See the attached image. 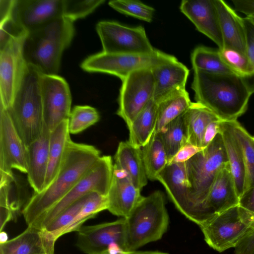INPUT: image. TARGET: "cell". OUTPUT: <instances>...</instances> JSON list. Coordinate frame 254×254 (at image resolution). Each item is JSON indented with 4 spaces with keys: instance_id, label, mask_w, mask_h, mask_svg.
Masks as SVG:
<instances>
[{
    "instance_id": "1",
    "label": "cell",
    "mask_w": 254,
    "mask_h": 254,
    "mask_svg": "<svg viewBox=\"0 0 254 254\" xmlns=\"http://www.w3.org/2000/svg\"><path fill=\"white\" fill-rule=\"evenodd\" d=\"M100 151L95 146L70 139L54 181L39 193H34L22 210L28 226H32L59 202L97 164Z\"/></svg>"
},
{
    "instance_id": "2",
    "label": "cell",
    "mask_w": 254,
    "mask_h": 254,
    "mask_svg": "<svg viewBox=\"0 0 254 254\" xmlns=\"http://www.w3.org/2000/svg\"><path fill=\"white\" fill-rule=\"evenodd\" d=\"M191 88L196 102L207 107L222 121H237L247 111L252 94L236 74L194 70Z\"/></svg>"
},
{
    "instance_id": "3",
    "label": "cell",
    "mask_w": 254,
    "mask_h": 254,
    "mask_svg": "<svg viewBox=\"0 0 254 254\" xmlns=\"http://www.w3.org/2000/svg\"><path fill=\"white\" fill-rule=\"evenodd\" d=\"M185 164L193 212L192 221L200 226L209 221L204 205L210 188L219 172L229 164L221 133Z\"/></svg>"
},
{
    "instance_id": "4",
    "label": "cell",
    "mask_w": 254,
    "mask_h": 254,
    "mask_svg": "<svg viewBox=\"0 0 254 254\" xmlns=\"http://www.w3.org/2000/svg\"><path fill=\"white\" fill-rule=\"evenodd\" d=\"M74 33L73 22L64 17L28 32L24 46L28 64L43 74L57 75L63 53Z\"/></svg>"
},
{
    "instance_id": "5",
    "label": "cell",
    "mask_w": 254,
    "mask_h": 254,
    "mask_svg": "<svg viewBox=\"0 0 254 254\" xmlns=\"http://www.w3.org/2000/svg\"><path fill=\"white\" fill-rule=\"evenodd\" d=\"M125 221L127 252L161 239L169 224L164 193L157 190L143 196Z\"/></svg>"
},
{
    "instance_id": "6",
    "label": "cell",
    "mask_w": 254,
    "mask_h": 254,
    "mask_svg": "<svg viewBox=\"0 0 254 254\" xmlns=\"http://www.w3.org/2000/svg\"><path fill=\"white\" fill-rule=\"evenodd\" d=\"M41 74L37 68L29 64L25 79L11 106L6 109L26 147L39 136L44 125Z\"/></svg>"
},
{
    "instance_id": "7",
    "label": "cell",
    "mask_w": 254,
    "mask_h": 254,
    "mask_svg": "<svg viewBox=\"0 0 254 254\" xmlns=\"http://www.w3.org/2000/svg\"><path fill=\"white\" fill-rule=\"evenodd\" d=\"M113 172L114 164L112 157L101 156L95 166L66 195L31 226L45 229L65 209L89 193L96 192L107 196Z\"/></svg>"
},
{
    "instance_id": "8",
    "label": "cell",
    "mask_w": 254,
    "mask_h": 254,
    "mask_svg": "<svg viewBox=\"0 0 254 254\" xmlns=\"http://www.w3.org/2000/svg\"><path fill=\"white\" fill-rule=\"evenodd\" d=\"M28 33L13 35L0 48V107L5 109L11 106L28 70L24 53Z\"/></svg>"
},
{
    "instance_id": "9",
    "label": "cell",
    "mask_w": 254,
    "mask_h": 254,
    "mask_svg": "<svg viewBox=\"0 0 254 254\" xmlns=\"http://www.w3.org/2000/svg\"><path fill=\"white\" fill-rule=\"evenodd\" d=\"M178 61L174 56L156 50L150 55L111 54L103 52L87 57L81 67L90 72L111 74L124 80L132 72L151 69Z\"/></svg>"
},
{
    "instance_id": "10",
    "label": "cell",
    "mask_w": 254,
    "mask_h": 254,
    "mask_svg": "<svg viewBox=\"0 0 254 254\" xmlns=\"http://www.w3.org/2000/svg\"><path fill=\"white\" fill-rule=\"evenodd\" d=\"M96 29L105 53L150 55L156 50L142 26L128 27L115 21H102L97 24Z\"/></svg>"
},
{
    "instance_id": "11",
    "label": "cell",
    "mask_w": 254,
    "mask_h": 254,
    "mask_svg": "<svg viewBox=\"0 0 254 254\" xmlns=\"http://www.w3.org/2000/svg\"><path fill=\"white\" fill-rule=\"evenodd\" d=\"M199 227L206 243L221 253L235 248L253 226L238 205L216 215Z\"/></svg>"
},
{
    "instance_id": "12",
    "label": "cell",
    "mask_w": 254,
    "mask_h": 254,
    "mask_svg": "<svg viewBox=\"0 0 254 254\" xmlns=\"http://www.w3.org/2000/svg\"><path fill=\"white\" fill-rule=\"evenodd\" d=\"M154 80L151 69L134 71L122 81L117 114L128 127L153 99Z\"/></svg>"
},
{
    "instance_id": "13",
    "label": "cell",
    "mask_w": 254,
    "mask_h": 254,
    "mask_svg": "<svg viewBox=\"0 0 254 254\" xmlns=\"http://www.w3.org/2000/svg\"><path fill=\"white\" fill-rule=\"evenodd\" d=\"M44 124L50 132L68 119L71 95L65 79L58 75L41 73L40 79Z\"/></svg>"
},
{
    "instance_id": "14",
    "label": "cell",
    "mask_w": 254,
    "mask_h": 254,
    "mask_svg": "<svg viewBox=\"0 0 254 254\" xmlns=\"http://www.w3.org/2000/svg\"><path fill=\"white\" fill-rule=\"evenodd\" d=\"M12 169L27 174V149L7 110L0 107V175H12Z\"/></svg>"
},
{
    "instance_id": "15",
    "label": "cell",
    "mask_w": 254,
    "mask_h": 254,
    "mask_svg": "<svg viewBox=\"0 0 254 254\" xmlns=\"http://www.w3.org/2000/svg\"><path fill=\"white\" fill-rule=\"evenodd\" d=\"M113 244L125 248V218L90 226H82L77 231L76 247L87 254H96L107 250Z\"/></svg>"
},
{
    "instance_id": "16",
    "label": "cell",
    "mask_w": 254,
    "mask_h": 254,
    "mask_svg": "<svg viewBox=\"0 0 254 254\" xmlns=\"http://www.w3.org/2000/svg\"><path fill=\"white\" fill-rule=\"evenodd\" d=\"M64 0H16L12 18L22 30L29 32L64 17Z\"/></svg>"
},
{
    "instance_id": "17",
    "label": "cell",
    "mask_w": 254,
    "mask_h": 254,
    "mask_svg": "<svg viewBox=\"0 0 254 254\" xmlns=\"http://www.w3.org/2000/svg\"><path fill=\"white\" fill-rule=\"evenodd\" d=\"M180 8L198 31L212 40L219 50L224 49L219 16L214 0H184Z\"/></svg>"
},
{
    "instance_id": "18",
    "label": "cell",
    "mask_w": 254,
    "mask_h": 254,
    "mask_svg": "<svg viewBox=\"0 0 254 254\" xmlns=\"http://www.w3.org/2000/svg\"><path fill=\"white\" fill-rule=\"evenodd\" d=\"M157 181L162 184L176 208L192 221L193 212L185 162L168 163L158 174Z\"/></svg>"
},
{
    "instance_id": "19",
    "label": "cell",
    "mask_w": 254,
    "mask_h": 254,
    "mask_svg": "<svg viewBox=\"0 0 254 254\" xmlns=\"http://www.w3.org/2000/svg\"><path fill=\"white\" fill-rule=\"evenodd\" d=\"M137 188L123 171L114 167L111 186L107 194V210L113 215L127 217L143 198Z\"/></svg>"
},
{
    "instance_id": "20",
    "label": "cell",
    "mask_w": 254,
    "mask_h": 254,
    "mask_svg": "<svg viewBox=\"0 0 254 254\" xmlns=\"http://www.w3.org/2000/svg\"><path fill=\"white\" fill-rule=\"evenodd\" d=\"M239 203V197L228 164L217 175L205 199L204 209L210 220Z\"/></svg>"
},
{
    "instance_id": "21",
    "label": "cell",
    "mask_w": 254,
    "mask_h": 254,
    "mask_svg": "<svg viewBox=\"0 0 254 254\" xmlns=\"http://www.w3.org/2000/svg\"><path fill=\"white\" fill-rule=\"evenodd\" d=\"M56 241L45 229L28 226L16 237L0 244V254H54Z\"/></svg>"
},
{
    "instance_id": "22",
    "label": "cell",
    "mask_w": 254,
    "mask_h": 254,
    "mask_svg": "<svg viewBox=\"0 0 254 254\" xmlns=\"http://www.w3.org/2000/svg\"><path fill=\"white\" fill-rule=\"evenodd\" d=\"M154 80L153 100L157 104L173 94L186 90L189 70L178 61L151 69Z\"/></svg>"
},
{
    "instance_id": "23",
    "label": "cell",
    "mask_w": 254,
    "mask_h": 254,
    "mask_svg": "<svg viewBox=\"0 0 254 254\" xmlns=\"http://www.w3.org/2000/svg\"><path fill=\"white\" fill-rule=\"evenodd\" d=\"M50 133L44 124L39 136L26 147L27 179L34 193H39L44 190L49 162Z\"/></svg>"
},
{
    "instance_id": "24",
    "label": "cell",
    "mask_w": 254,
    "mask_h": 254,
    "mask_svg": "<svg viewBox=\"0 0 254 254\" xmlns=\"http://www.w3.org/2000/svg\"><path fill=\"white\" fill-rule=\"evenodd\" d=\"M219 19L224 48L247 56V31L244 18L222 0H214Z\"/></svg>"
},
{
    "instance_id": "25",
    "label": "cell",
    "mask_w": 254,
    "mask_h": 254,
    "mask_svg": "<svg viewBox=\"0 0 254 254\" xmlns=\"http://www.w3.org/2000/svg\"><path fill=\"white\" fill-rule=\"evenodd\" d=\"M114 167L124 172L140 190L147 184L141 148L131 145L128 140L121 141L114 156Z\"/></svg>"
},
{
    "instance_id": "26",
    "label": "cell",
    "mask_w": 254,
    "mask_h": 254,
    "mask_svg": "<svg viewBox=\"0 0 254 254\" xmlns=\"http://www.w3.org/2000/svg\"><path fill=\"white\" fill-rule=\"evenodd\" d=\"M221 134L238 195L243 194L245 176L243 154L240 143L234 133L232 121H221Z\"/></svg>"
},
{
    "instance_id": "27",
    "label": "cell",
    "mask_w": 254,
    "mask_h": 254,
    "mask_svg": "<svg viewBox=\"0 0 254 254\" xmlns=\"http://www.w3.org/2000/svg\"><path fill=\"white\" fill-rule=\"evenodd\" d=\"M68 119L64 121L51 132L49 162L44 190L54 181L57 176L64 156L66 144L71 139L68 127Z\"/></svg>"
},
{
    "instance_id": "28",
    "label": "cell",
    "mask_w": 254,
    "mask_h": 254,
    "mask_svg": "<svg viewBox=\"0 0 254 254\" xmlns=\"http://www.w3.org/2000/svg\"><path fill=\"white\" fill-rule=\"evenodd\" d=\"M157 104L151 100L127 127L128 141L133 146L142 148L150 139L155 130Z\"/></svg>"
},
{
    "instance_id": "29",
    "label": "cell",
    "mask_w": 254,
    "mask_h": 254,
    "mask_svg": "<svg viewBox=\"0 0 254 254\" xmlns=\"http://www.w3.org/2000/svg\"><path fill=\"white\" fill-rule=\"evenodd\" d=\"M185 115L188 142L202 148V140L207 126L220 119L207 107L196 102H191Z\"/></svg>"
},
{
    "instance_id": "30",
    "label": "cell",
    "mask_w": 254,
    "mask_h": 254,
    "mask_svg": "<svg viewBox=\"0 0 254 254\" xmlns=\"http://www.w3.org/2000/svg\"><path fill=\"white\" fill-rule=\"evenodd\" d=\"M141 149L147 179L157 181L158 174L168 164L167 153L159 134L153 132L149 141Z\"/></svg>"
},
{
    "instance_id": "31",
    "label": "cell",
    "mask_w": 254,
    "mask_h": 254,
    "mask_svg": "<svg viewBox=\"0 0 254 254\" xmlns=\"http://www.w3.org/2000/svg\"><path fill=\"white\" fill-rule=\"evenodd\" d=\"M191 103L186 90L173 94L158 103L154 132H159L168 124L185 112Z\"/></svg>"
},
{
    "instance_id": "32",
    "label": "cell",
    "mask_w": 254,
    "mask_h": 254,
    "mask_svg": "<svg viewBox=\"0 0 254 254\" xmlns=\"http://www.w3.org/2000/svg\"><path fill=\"white\" fill-rule=\"evenodd\" d=\"M185 112L156 133L160 136L166 151L168 164L179 150L188 142Z\"/></svg>"
},
{
    "instance_id": "33",
    "label": "cell",
    "mask_w": 254,
    "mask_h": 254,
    "mask_svg": "<svg viewBox=\"0 0 254 254\" xmlns=\"http://www.w3.org/2000/svg\"><path fill=\"white\" fill-rule=\"evenodd\" d=\"M191 62L193 70L213 73L236 74L223 61L219 49L204 46H198L191 53Z\"/></svg>"
},
{
    "instance_id": "34",
    "label": "cell",
    "mask_w": 254,
    "mask_h": 254,
    "mask_svg": "<svg viewBox=\"0 0 254 254\" xmlns=\"http://www.w3.org/2000/svg\"><path fill=\"white\" fill-rule=\"evenodd\" d=\"M232 124L243 154L245 169L243 194L254 186V139L237 121H232Z\"/></svg>"
},
{
    "instance_id": "35",
    "label": "cell",
    "mask_w": 254,
    "mask_h": 254,
    "mask_svg": "<svg viewBox=\"0 0 254 254\" xmlns=\"http://www.w3.org/2000/svg\"><path fill=\"white\" fill-rule=\"evenodd\" d=\"M108 208L107 196L96 192L90 194L88 200L72 223L65 229L63 235L76 231L87 220L92 218L99 212Z\"/></svg>"
},
{
    "instance_id": "36",
    "label": "cell",
    "mask_w": 254,
    "mask_h": 254,
    "mask_svg": "<svg viewBox=\"0 0 254 254\" xmlns=\"http://www.w3.org/2000/svg\"><path fill=\"white\" fill-rule=\"evenodd\" d=\"M97 110L88 105H77L71 110L68 121L70 134H77L98 122Z\"/></svg>"
},
{
    "instance_id": "37",
    "label": "cell",
    "mask_w": 254,
    "mask_h": 254,
    "mask_svg": "<svg viewBox=\"0 0 254 254\" xmlns=\"http://www.w3.org/2000/svg\"><path fill=\"white\" fill-rule=\"evenodd\" d=\"M90 193L76 201L43 229H45L52 234L57 240L63 235L64 231L79 213L84 204L88 200Z\"/></svg>"
},
{
    "instance_id": "38",
    "label": "cell",
    "mask_w": 254,
    "mask_h": 254,
    "mask_svg": "<svg viewBox=\"0 0 254 254\" xmlns=\"http://www.w3.org/2000/svg\"><path fill=\"white\" fill-rule=\"evenodd\" d=\"M108 4L120 13L148 22L152 21L155 12L152 7L137 0H114Z\"/></svg>"
},
{
    "instance_id": "39",
    "label": "cell",
    "mask_w": 254,
    "mask_h": 254,
    "mask_svg": "<svg viewBox=\"0 0 254 254\" xmlns=\"http://www.w3.org/2000/svg\"><path fill=\"white\" fill-rule=\"evenodd\" d=\"M219 52L223 61L236 75L244 78L254 74V65L246 55L227 48Z\"/></svg>"
},
{
    "instance_id": "40",
    "label": "cell",
    "mask_w": 254,
    "mask_h": 254,
    "mask_svg": "<svg viewBox=\"0 0 254 254\" xmlns=\"http://www.w3.org/2000/svg\"><path fill=\"white\" fill-rule=\"evenodd\" d=\"M104 2V0H64V17L74 22L87 16Z\"/></svg>"
},
{
    "instance_id": "41",
    "label": "cell",
    "mask_w": 254,
    "mask_h": 254,
    "mask_svg": "<svg viewBox=\"0 0 254 254\" xmlns=\"http://www.w3.org/2000/svg\"><path fill=\"white\" fill-rule=\"evenodd\" d=\"M238 206L250 219L254 228V186L242 195L239 198Z\"/></svg>"
},
{
    "instance_id": "42",
    "label": "cell",
    "mask_w": 254,
    "mask_h": 254,
    "mask_svg": "<svg viewBox=\"0 0 254 254\" xmlns=\"http://www.w3.org/2000/svg\"><path fill=\"white\" fill-rule=\"evenodd\" d=\"M234 254H254V228L250 229L238 243Z\"/></svg>"
},
{
    "instance_id": "43",
    "label": "cell",
    "mask_w": 254,
    "mask_h": 254,
    "mask_svg": "<svg viewBox=\"0 0 254 254\" xmlns=\"http://www.w3.org/2000/svg\"><path fill=\"white\" fill-rule=\"evenodd\" d=\"M202 149L188 142L179 150L169 163L185 162Z\"/></svg>"
},
{
    "instance_id": "44",
    "label": "cell",
    "mask_w": 254,
    "mask_h": 254,
    "mask_svg": "<svg viewBox=\"0 0 254 254\" xmlns=\"http://www.w3.org/2000/svg\"><path fill=\"white\" fill-rule=\"evenodd\" d=\"M222 121H216L210 123L206 127L202 140V148L206 147L213 140L216 135L220 133V123Z\"/></svg>"
},
{
    "instance_id": "45",
    "label": "cell",
    "mask_w": 254,
    "mask_h": 254,
    "mask_svg": "<svg viewBox=\"0 0 254 254\" xmlns=\"http://www.w3.org/2000/svg\"><path fill=\"white\" fill-rule=\"evenodd\" d=\"M236 11L245 14L246 16H254V0H233Z\"/></svg>"
},
{
    "instance_id": "46",
    "label": "cell",
    "mask_w": 254,
    "mask_h": 254,
    "mask_svg": "<svg viewBox=\"0 0 254 254\" xmlns=\"http://www.w3.org/2000/svg\"><path fill=\"white\" fill-rule=\"evenodd\" d=\"M16 0H0V22L12 17Z\"/></svg>"
},
{
    "instance_id": "47",
    "label": "cell",
    "mask_w": 254,
    "mask_h": 254,
    "mask_svg": "<svg viewBox=\"0 0 254 254\" xmlns=\"http://www.w3.org/2000/svg\"><path fill=\"white\" fill-rule=\"evenodd\" d=\"M0 230L2 231L7 222L14 219V217L13 213L10 210L2 207H0Z\"/></svg>"
},
{
    "instance_id": "48",
    "label": "cell",
    "mask_w": 254,
    "mask_h": 254,
    "mask_svg": "<svg viewBox=\"0 0 254 254\" xmlns=\"http://www.w3.org/2000/svg\"><path fill=\"white\" fill-rule=\"evenodd\" d=\"M127 252H125L121 249L118 245H112L106 251L101 252L96 254H125Z\"/></svg>"
},
{
    "instance_id": "49",
    "label": "cell",
    "mask_w": 254,
    "mask_h": 254,
    "mask_svg": "<svg viewBox=\"0 0 254 254\" xmlns=\"http://www.w3.org/2000/svg\"><path fill=\"white\" fill-rule=\"evenodd\" d=\"M245 84H246L247 88L248 89L250 92L252 94L254 93V74L252 75L246 77H242Z\"/></svg>"
},
{
    "instance_id": "50",
    "label": "cell",
    "mask_w": 254,
    "mask_h": 254,
    "mask_svg": "<svg viewBox=\"0 0 254 254\" xmlns=\"http://www.w3.org/2000/svg\"><path fill=\"white\" fill-rule=\"evenodd\" d=\"M125 254H169L168 253L158 251H130L127 252Z\"/></svg>"
},
{
    "instance_id": "51",
    "label": "cell",
    "mask_w": 254,
    "mask_h": 254,
    "mask_svg": "<svg viewBox=\"0 0 254 254\" xmlns=\"http://www.w3.org/2000/svg\"><path fill=\"white\" fill-rule=\"evenodd\" d=\"M8 236L4 231H0V244H2L8 241Z\"/></svg>"
},
{
    "instance_id": "52",
    "label": "cell",
    "mask_w": 254,
    "mask_h": 254,
    "mask_svg": "<svg viewBox=\"0 0 254 254\" xmlns=\"http://www.w3.org/2000/svg\"><path fill=\"white\" fill-rule=\"evenodd\" d=\"M246 18L254 25V16H246Z\"/></svg>"
},
{
    "instance_id": "53",
    "label": "cell",
    "mask_w": 254,
    "mask_h": 254,
    "mask_svg": "<svg viewBox=\"0 0 254 254\" xmlns=\"http://www.w3.org/2000/svg\"><path fill=\"white\" fill-rule=\"evenodd\" d=\"M253 137H254V136H253Z\"/></svg>"
}]
</instances>
